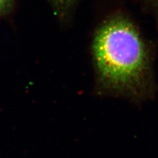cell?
Listing matches in <instances>:
<instances>
[{
    "label": "cell",
    "instance_id": "cell-1",
    "mask_svg": "<svg viewBox=\"0 0 158 158\" xmlns=\"http://www.w3.org/2000/svg\"><path fill=\"white\" fill-rule=\"evenodd\" d=\"M92 52L105 93L136 106L154 100L158 93L154 52L130 19L117 15L106 20L95 34Z\"/></svg>",
    "mask_w": 158,
    "mask_h": 158
},
{
    "label": "cell",
    "instance_id": "cell-2",
    "mask_svg": "<svg viewBox=\"0 0 158 158\" xmlns=\"http://www.w3.org/2000/svg\"><path fill=\"white\" fill-rule=\"evenodd\" d=\"M58 11H65L75 2L76 0H51Z\"/></svg>",
    "mask_w": 158,
    "mask_h": 158
},
{
    "label": "cell",
    "instance_id": "cell-3",
    "mask_svg": "<svg viewBox=\"0 0 158 158\" xmlns=\"http://www.w3.org/2000/svg\"><path fill=\"white\" fill-rule=\"evenodd\" d=\"M14 0H0V16L6 13L12 6Z\"/></svg>",
    "mask_w": 158,
    "mask_h": 158
},
{
    "label": "cell",
    "instance_id": "cell-4",
    "mask_svg": "<svg viewBox=\"0 0 158 158\" xmlns=\"http://www.w3.org/2000/svg\"><path fill=\"white\" fill-rule=\"evenodd\" d=\"M148 2L152 6L153 11L158 21V0H148Z\"/></svg>",
    "mask_w": 158,
    "mask_h": 158
}]
</instances>
